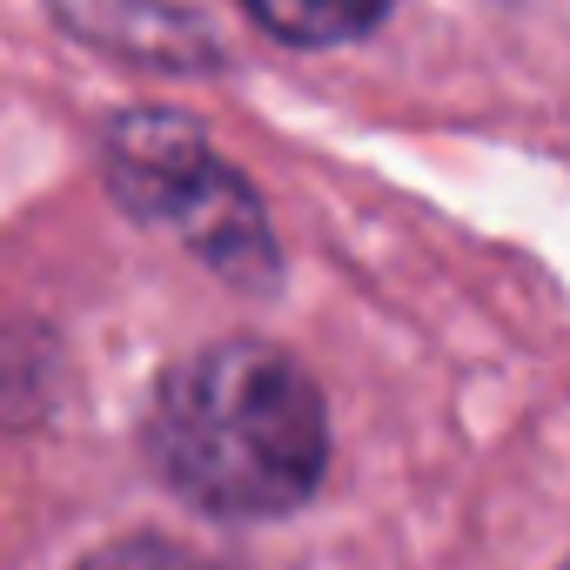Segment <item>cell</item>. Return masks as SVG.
<instances>
[{
	"instance_id": "7a4b0ae2",
	"label": "cell",
	"mask_w": 570,
	"mask_h": 570,
	"mask_svg": "<svg viewBox=\"0 0 570 570\" xmlns=\"http://www.w3.org/2000/svg\"><path fill=\"white\" fill-rule=\"evenodd\" d=\"M128 188L141 195V188H155L161 202H155V215L168 208V222H181L195 242H202V255H235V248H262V228H255V208H248V195L242 188H228V175L222 168H208L202 155H148V181L141 175H128Z\"/></svg>"
},
{
	"instance_id": "277c9868",
	"label": "cell",
	"mask_w": 570,
	"mask_h": 570,
	"mask_svg": "<svg viewBox=\"0 0 570 570\" xmlns=\"http://www.w3.org/2000/svg\"><path fill=\"white\" fill-rule=\"evenodd\" d=\"M81 570H215L202 550L175 543V537H121L108 550H95Z\"/></svg>"
},
{
	"instance_id": "3957f363",
	"label": "cell",
	"mask_w": 570,
	"mask_h": 570,
	"mask_svg": "<svg viewBox=\"0 0 570 570\" xmlns=\"http://www.w3.org/2000/svg\"><path fill=\"white\" fill-rule=\"evenodd\" d=\"M242 8L275 35V41H296V48H336L370 35L396 0H242Z\"/></svg>"
},
{
	"instance_id": "6da1fadb",
	"label": "cell",
	"mask_w": 570,
	"mask_h": 570,
	"mask_svg": "<svg viewBox=\"0 0 570 570\" xmlns=\"http://www.w3.org/2000/svg\"><path fill=\"white\" fill-rule=\"evenodd\" d=\"M148 450L188 503L215 517H282L323 483L330 416L303 363L268 343H215L161 376Z\"/></svg>"
},
{
	"instance_id": "5b68a950",
	"label": "cell",
	"mask_w": 570,
	"mask_h": 570,
	"mask_svg": "<svg viewBox=\"0 0 570 570\" xmlns=\"http://www.w3.org/2000/svg\"><path fill=\"white\" fill-rule=\"evenodd\" d=\"M563 570H570V563H563Z\"/></svg>"
}]
</instances>
